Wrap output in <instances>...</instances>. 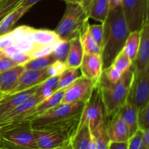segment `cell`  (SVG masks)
<instances>
[{
    "instance_id": "1",
    "label": "cell",
    "mask_w": 149,
    "mask_h": 149,
    "mask_svg": "<svg viewBox=\"0 0 149 149\" xmlns=\"http://www.w3.org/2000/svg\"><path fill=\"white\" fill-rule=\"evenodd\" d=\"M84 102L60 103L30 121L32 130H55L66 132L71 136L79 128Z\"/></svg>"
},
{
    "instance_id": "2",
    "label": "cell",
    "mask_w": 149,
    "mask_h": 149,
    "mask_svg": "<svg viewBox=\"0 0 149 149\" xmlns=\"http://www.w3.org/2000/svg\"><path fill=\"white\" fill-rule=\"evenodd\" d=\"M103 40L101 48L103 71L112 65L122 50L130 33L122 6L110 10L103 23Z\"/></svg>"
},
{
    "instance_id": "3",
    "label": "cell",
    "mask_w": 149,
    "mask_h": 149,
    "mask_svg": "<svg viewBox=\"0 0 149 149\" xmlns=\"http://www.w3.org/2000/svg\"><path fill=\"white\" fill-rule=\"evenodd\" d=\"M133 76V66L124 73L122 78L116 83L109 82L101 76L98 85L104 104L106 119L116 114L126 103Z\"/></svg>"
},
{
    "instance_id": "4",
    "label": "cell",
    "mask_w": 149,
    "mask_h": 149,
    "mask_svg": "<svg viewBox=\"0 0 149 149\" xmlns=\"http://www.w3.org/2000/svg\"><path fill=\"white\" fill-rule=\"evenodd\" d=\"M88 13L81 5L66 3L65 13L54 31L61 40L70 41L80 36L81 30L89 22Z\"/></svg>"
},
{
    "instance_id": "5",
    "label": "cell",
    "mask_w": 149,
    "mask_h": 149,
    "mask_svg": "<svg viewBox=\"0 0 149 149\" xmlns=\"http://www.w3.org/2000/svg\"><path fill=\"white\" fill-rule=\"evenodd\" d=\"M2 149H39L29 122H21L0 127Z\"/></svg>"
},
{
    "instance_id": "6",
    "label": "cell",
    "mask_w": 149,
    "mask_h": 149,
    "mask_svg": "<svg viewBox=\"0 0 149 149\" xmlns=\"http://www.w3.org/2000/svg\"><path fill=\"white\" fill-rule=\"evenodd\" d=\"M106 122V111L98 84L95 87L90 98L84 103L79 125L87 124L90 132L95 130L100 125Z\"/></svg>"
},
{
    "instance_id": "7",
    "label": "cell",
    "mask_w": 149,
    "mask_h": 149,
    "mask_svg": "<svg viewBox=\"0 0 149 149\" xmlns=\"http://www.w3.org/2000/svg\"><path fill=\"white\" fill-rule=\"evenodd\" d=\"M121 6L130 32L141 31L148 22L149 0H122Z\"/></svg>"
},
{
    "instance_id": "8",
    "label": "cell",
    "mask_w": 149,
    "mask_h": 149,
    "mask_svg": "<svg viewBox=\"0 0 149 149\" xmlns=\"http://www.w3.org/2000/svg\"><path fill=\"white\" fill-rule=\"evenodd\" d=\"M126 102L135 106L137 110L149 103V68L140 72L134 71Z\"/></svg>"
},
{
    "instance_id": "9",
    "label": "cell",
    "mask_w": 149,
    "mask_h": 149,
    "mask_svg": "<svg viewBox=\"0 0 149 149\" xmlns=\"http://www.w3.org/2000/svg\"><path fill=\"white\" fill-rule=\"evenodd\" d=\"M96 85L97 84L91 80L81 76L71 85L65 88L61 103L65 104L74 102L85 103L91 96Z\"/></svg>"
},
{
    "instance_id": "10",
    "label": "cell",
    "mask_w": 149,
    "mask_h": 149,
    "mask_svg": "<svg viewBox=\"0 0 149 149\" xmlns=\"http://www.w3.org/2000/svg\"><path fill=\"white\" fill-rule=\"evenodd\" d=\"M32 132L39 149L65 147L72 138L69 134L61 131L32 130Z\"/></svg>"
},
{
    "instance_id": "11",
    "label": "cell",
    "mask_w": 149,
    "mask_h": 149,
    "mask_svg": "<svg viewBox=\"0 0 149 149\" xmlns=\"http://www.w3.org/2000/svg\"><path fill=\"white\" fill-rule=\"evenodd\" d=\"M42 100L43 97L36 91L27 100L10 111L2 119H0V127L23 122L31 114L35 106Z\"/></svg>"
},
{
    "instance_id": "12",
    "label": "cell",
    "mask_w": 149,
    "mask_h": 149,
    "mask_svg": "<svg viewBox=\"0 0 149 149\" xmlns=\"http://www.w3.org/2000/svg\"><path fill=\"white\" fill-rule=\"evenodd\" d=\"M79 68L81 76L97 84L103 72L101 55L84 53Z\"/></svg>"
},
{
    "instance_id": "13",
    "label": "cell",
    "mask_w": 149,
    "mask_h": 149,
    "mask_svg": "<svg viewBox=\"0 0 149 149\" xmlns=\"http://www.w3.org/2000/svg\"><path fill=\"white\" fill-rule=\"evenodd\" d=\"M132 66L134 71L137 72L149 68V22H147L140 31L139 47Z\"/></svg>"
},
{
    "instance_id": "14",
    "label": "cell",
    "mask_w": 149,
    "mask_h": 149,
    "mask_svg": "<svg viewBox=\"0 0 149 149\" xmlns=\"http://www.w3.org/2000/svg\"><path fill=\"white\" fill-rule=\"evenodd\" d=\"M38 86L18 93L3 95L0 98V119L34 94L37 90Z\"/></svg>"
},
{
    "instance_id": "15",
    "label": "cell",
    "mask_w": 149,
    "mask_h": 149,
    "mask_svg": "<svg viewBox=\"0 0 149 149\" xmlns=\"http://www.w3.org/2000/svg\"><path fill=\"white\" fill-rule=\"evenodd\" d=\"M106 130L110 141L125 142L130 138L127 126L118 113L106 119Z\"/></svg>"
},
{
    "instance_id": "16",
    "label": "cell",
    "mask_w": 149,
    "mask_h": 149,
    "mask_svg": "<svg viewBox=\"0 0 149 149\" xmlns=\"http://www.w3.org/2000/svg\"><path fill=\"white\" fill-rule=\"evenodd\" d=\"M49 77L47 68L42 70L25 69L19 78L17 86L12 93H18L39 85Z\"/></svg>"
},
{
    "instance_id": "17",
    "label": "cell",
    "mask_w": 149,
    "mask_h": 149,
    "mask_svg": "<svg viewBox=\"0 0 149 149\" xmlns=\"http://www.w3.org/2000/svg\"><path fill=\"white\" fill-rule=\"evenodd\" d=\"M24 70L23 65H17L0 73V93L2 95L12 93L17 86L19 78Z\"/></svg>"
},
{
    "instance_id": "18",
    "label": "cell",
    "mask_w": 149,
    "mask_h": 149,
    "mask_svg": "<svg viewBox=\"0 0 149 149\" xmlns=\"http://www.w3.org/2000/svg\"><path fill=\"white\" fill-rule=\"evenodd\" d=\"M65 90V89L58 90L53 94L51 95L50 96L43 99L42 101L39 102L35 106L31 114L28 117H26V119L23 122H30L31 119L40 116V115H42L45 112L47 111L49 109L59 105L61 103V100H62L63 97Z\"/></svg>"
},
{
    "instance_id": "19",
    "label": "cell",
    "mask_w": 149,
    "mask_h": 149,
    "mask_svg": "<svg viewBox=\"0 0 149 149\" xmlns=\"http://www.w3.org/2000/svg\"><path fill=\"white\" fill-rule=\"evenodd\" d=\"M29 35L34 43L35 47L56 45L61 41L54 31L47 29H36L30 27Z\"/></svg>"
},
{
    "instance_id": "20",
    "label": "cell",
    "mask_w": 149,
    "mask_h": 149,
    "mask_svg": "<svg viewBox=\"0 0 149 149\" xmlns=\"http://www.w3.org/2000/svg\"><path fill=\"white\" fill-rule=\"evenodd\" d=\"M69 42L70 49L65 65L68 68H79L84 54L79 36L74 38Z\"/></svg>"
},
{
    "instance_id": "21",
    "label": "cell",
    "mask_w": 149,
    "mask_h": 149,
    "mask_svg": "<svg viewBox=\"0 0 149 149\" xmlns=\"http://www.w3.org/2000/svg\"><path fill=\"white\" fill-rule=\"evenodd\" d=\"M118 113L119 116L122 118L123 122L127 126L129 129L130 136H132L138 130V120H137V113H138L137 109L132 104L126 102L123 105V106L119 109Z\"/></svg>"
},
{
    "instance_id": "22",
    "label": "cell",
    "mask_w": 149,
    "mask_h": 149,
    "mask_svg": "<svg viewBox=\"0 0 149 149\" xmlns=\"http://www.w3.org/2000/svg\"><path fill=\"white\" fill-rule=\"evenodd\" d=\"M92 134L87 124L79 126L78 130L71 138V143L73 149H90Z\"/></svg>"
},
{
    "instance_id": "23",
    "label": "cell",
    "mask_w": 149,
    "mask_h": 149,
    "mask_svg": "<svg viewBox=\"0 0 149 149\" xmlns=\"http://www.w3.org/2000/svg\"><path fill=\"white\" fill-rule=\"evenodd\" d=\"M31 8V7L19 6L7 15L0 23V35L5 34L10 32L17 20L21 18L22 16L26 14Z\"/></svg>"
},
{
    "instance_id": "24",
    "label": "cell",
    "mask_w": 149,
    "mask_h": 149,
    "mask_svg": "<svg viewBox=\"0 0 149 149\" xmlns=\"http://www.w3.org/2000/svg\"><path fill=\"white\" fill-rule=\"evenodd\" d=\"M90 23H88L84 26L80 33V41L82 46L84 53L86 54H101V49L97 46L91 36L89 29Z\"/></svg>"
},
{
    "instance_id": "25",
    "label": "cell",
    "mask_w": 149,
    "mask_h": 149,
    "mask_svg": "<svg viewBox=\"0 0 149 149\" xmlns=\"http://www.w3.org/2000/svg\"><path fill=\"white\" fill-rule=\"evenodd\" d=\"M110 10L109 0H95L89 11V17L103 23Z\"/></svg>"
},
{
    "instance_id": "26",
    "label": "cell",
    "mask_w": 149,
    "mask_h": 149,
    "mask_svg": "<svg viewBox=\"0 0 149 149\" xmlns=\"http://www.w3.org/2000/svg\"><path fill=\"white\" fill-rule=\"evenodd\" d=\"M140 44V31L130 32L125 42L123 50L127 54L130 59L132 61H135L138 53Z\"/></svg>"
},
{
    "instance_id": "27",
    "label": "cell",
    "mask_w": 149,
    "mask_h": 149,
    "mask_svg": "<svg viewBox=\"0 0 149 149\" xmlns=\"http://www.w3.org/2000/svg\"><path fill=\"white\" fill-rule=\"evenodd\" d=\"M81 76V73L79 68H67L61 75H59L58 90L67 88Z\"/></svg>"
},
{
    "instance_id": "28",
    "label": "cell",
    "mask_w": 149,
    "mask_h": 149,
    "mask_svg": "<svg viewBox=\"0 0 149 149\" xmlns=\"http://www.w3.org/2000/svg\"><path fill=\"white\" fill-rule=\"evenodd\" d=\"M58 79L59 76L49 77L39 84L36 93H39L43 99L49 97L58 90Z\"/></svg>"
},
{
    "instance_id": "29",
    "label": "cell",
    "mask_w": 149,
    "mask_h": 149,
    "mask_svg": "<svg viewBox=\"0 0 149 149\" xmlns=\"http://www.w3.org/2000/svg\"><path fill=\"white\" fill-rule=\"evenodd\" d=\"M56 61L52 53L45 56L35 58L29 62L23 65L25 69L28 70H42L47 68L50 64Z\"/></svg>"
},
{
    "instance_id": "30",
    "label": "cell",
    "mask_w": 149,
    "mask_h": 149,
    "mask_svg": "<svg viewBox=\"0 0 149 149\" xmlns=\"http://www.w3.org/2000/svg\"><path fill=\"white\" fill-rule=\"evenodd\" d=\"M106 123L102 124L95 130L91 132L95 141L97 149H108L109 148V140L106 130Z\"/></svg>"
},
{
    "instance_id": "31",
    "label": "cell",
    "mask_w": 149,
    "mask_h": 149,
    "mask_svg": "<svg viewBox=\"0 0 149 149\" xmlns=\"http://www.w3.org/2000/svg\"><path fill=\"white\" fill-rule=\"evenodd\" d=\"M132 63H133L132 61L130 59L125 51L122 49L116 57L112 63V65L119 71H121L122 74H124L130 69L131 67L132 66Z\"/></svg>"
},
{
    "instance_id": "32",
    "label": "cell",
    "mask_w": 149,
    "mask_h": 149,
    "mask_svg": "<svg viewBox=\"0 0 149 149\" xmlns=\"http://www.w3.org/2000/svg\"><path fill=\"white\" fill-rule=\"evenodd\" d=\"M69 41L61 40V42L57 44L55 49L52 51V54L56 61H60L65 63L68 55V52H69Z\"/></svg>"
},
{
    "instance_id": "33",
    "label": "cell",
    "mask_w": 149,
    "mask_h": 149,
    "mask_svg": "<svg viewBox=\"0 0 149 149\" xmlns=\"http://www.w3.org/2000/svg\"><path fill=\"white\" fill-rule=\"evenodd\" d=\"M149 103L138 110L137 120L138 129L143 132L149 130Z\"/></svg>"
},
{
    "instance_id": "34",
    "label": "cell",
    "mask_w": 149,
    "mask_h": 149,
    "mask_svg": "<svg viewBox=\"0 0 149 149\" xmlns=\"http://www.w3.org/2000/svg\"><path fill=\"white\" fill-rule=\"evenodd\" d=\"M89 29H90V32L93 39L101 49L103 40V28L102 23L101 24H90Z\"/></svg>"
},
{
    "instance_id": "35",
    "label": "cell",
    "mask_w": 149,
    "mask_h": 149,
    "mask_svg": "<svg viewBox=\"0 0 149 149\" xmlns=\"http://www.w3.org/2000/svg\"><path fill=\"white\" fill-rule=\"evenodd\" d=\"M21 1L22 0H5L2 7L0 8V23L7 15L20 6Z\"/></svg>"
},
{
    "instance_id": "36",
    "label": "cell",
    "mask_w": 149,
    "mask_h": 149,
    "mask_svg": "<svg viewBox=\"0 0 149 149\" xmlns=\"http://www.w3.org/2000/svg\"><path fill=\"white\" fill-rule=\"evenodd\" d=\"M122 75L123 74L121 71H119L111 65L103 70L101 76L103 78L106 79L109 82L116 83L122 78Z\"/></svg>"
},
{
    "instance_id": "37",
    "label": "cell",
    "mask_w": 149,
    "mask_h": 149,
    "mask_svg": "<svg viewBox=\"0 0 149 149\" xmlns=\"http://www.w3.org/2000/svg\"><path fill=\"white\" fill-rule=\"evenodd\" d=\"M65 63L60 61H55L47 68V72L49 77L59 76L67 69Z\"/></svg>"
},
{
    "instance_id": "38",
    "label": "cell",
    "mask_w": 149,
    "mask_h": 149,
    "mask_svg": "<svg viewBox=\"0 0 149 149\" xmlns=\"http://www.w3.org/2000/svg\"><path fill=\"white\" fill-rule=\"evenodd\" d=\"M143 132L138 129L137 132L128 140L127 149H140Z\"/></svg>"
},
{
    "instance_id": "39",
    "label": "cell",
    "mask_w": 149,
    "mask_h": 149,
    "mask_svg": "<svg viewBox=\"0 0 149 149\" xmlns=\"http://www.w3.org/2000/svg\"><path fill=\"white\" fill-rule=\"evenodd\" d=\"M13 42L14 39L11 31L5 34L0 35V50L3 51L7 47L13 45Z\"/></svg>"
},
{
    "instance_id": "40",
    "label": "cell",
    "mask_w": 149,
    "mask_h": 149,
    "mask_svg": "<svg viewBox=\"0 0 149 149\" xmlns=\"http://www.w3.org/2000/svg\"><path fill=\"white\" fill-rule=\"evenodd\" d=\"M11 58L15 61V63L17 65H25L28 62H29L31 60L33 59V58H32L30 54L24 53V52H20V53L16 54L14 56L12 57Z\"/></svg>"
},
{
    "instance_id": "41",
    "label": "cell",
    "mask_w": 149,
    "mask_h": 149,
    "mask_svg": "<svg viewBox=\"0 0 149 149\" xmlns=\"http://www.w3.org/2000/svg\"><path fill=\"white\" fill-rule=\"evenodd\" d=\"M17 65L15 63V61L11 58L7 56H4L1 59H0V73L4 72L10 69L13 67Z\"/></svg>"
},
{
    "instance_id": "42",
    "label": "cell",
    "mask_w": 149,
    "mask_h": 149,
    "mask_svg": "<svg viewBox=\"0 0 149 149\" xmlns=\"http://www.w3.org/2000/svg\"><path fill=\"white\" fill-rule=\"evenodd\" d=\"M63 1H65V3H74V4H79L87 13H89L90 7L95 0H63Z\"/></svg>"
},
{
    "instance_id": "43",
    "label": "cell",
    "mask_w": 149,
    "mask_h": 149,
    "mask_svg": "<svg viewBox=\"0 0 149 149\" xmlns=\"http://www.w3.org/2000/svg\"><path fill=\"white\" fill-rule=\"evenodd\" d=\"M128 141L125 142H114L110 141L108 149H127Z\"/></svg>"
},
{
    "instance_id": "44",
    "label": "cell",
    "mask_w": 149,
    "mask_h": 149,
    "mask_svg": "<svg viewBox=\"0 0 149 149\" xmlns=\"http://www.w3.org/2000/svg\"><path fill=\"white\" fill-rule=\"evenodd\" d=\"M40 1H42V0H22L20 6H22V7H32L35 4H36V3Z\"/></svg>"
},
{
    "instance_id": "45",
    "label": "cell",
    "mask_w": 149,
    "mask_h": 149,
    "mask_svg": "<svg viewBox=\"0 0 149 149\" xmlns=\"http://www.w3.org/2000/svg\"><path fill=\"white\" fill-rule=\"evenodd\" d=\"M122 0H109V6H110V10L114 9L116 7H119L122 5Z\"/></svg>"
},
{
    "instance_id": "46",
    "label": "cell",
    "mask_w": 149,
    "mask_h": 149,
    "mask_svg": "<svg viewBox=\"0 0 149 149\" xmlns=\"http://www.w3.org/2000/svg\"><path fill=\"white\" fill-rule=\"evenodd\" d=\"M90 149H97V147H96L95 141V138H94V137L93 136V135H92L91 141H90Z\"/></svg>"
},
{
    "instance_id": "47",
    "label": "cell",
    "mask_w": 149,
    "mask_h": 149,
    "mask_svg": "<svg viewBox=\"0 0 149 149\" xmlns=\"http://www.w3.org/2000/svg\"><path fill=\"white\" fill-rule=\"evenodd\" d=\"M64 149H73L72 146H71V143H68L67 144L65 147H64Z\"/></svg>"
},
{
    "instance_id": "48",
    "label": "cell",
    "mask_w": 149,
    "mask_h": 149,
    "mask_svg": "<svg viewBox=\"0 0 149 149\" xmlns=\"http://www.w3.org/2000/svg\"><path fill=\"white\" fill-rule=\"evenodd\" d=\"M4 56H6L5 54L4 53V52H3L2 50H0V59H1L2 58H4Z\"/></svg>"
},
{
    "instance_id": "49",
    "label": "cell",
    "mask_w": 149,
    "mask_h": 149,
    "mask_svg": "<svg viewBox=\"0 0 149 149\" xmlns=\"http://www.w3.org/2000/svg\"><path fill=\"white\" fill-rule=\"evenodd\" d=\"M4 1H5V0H0V8L2 7V5L4 4Z\"/></svg>"
},
{
    "instance_id": "50",
    "label": "cell",
    "mask_w": 149,
    "mask_h": 149,
    "mask_svg": "<svg viewBox=\"0 0 149 149\" xmlns=\"http://www.w3.org/2000/svg\"><path fill=\"white\" fill-rule=\"evenodd\" d=\"M51 149H64V147H58V148H51Z\"/></svg>"
},
{
    "instance_id": "51",
    "label": "cell",
    "mask_w": 149,
    "mask_h": 149,
    "mask_svg": "<svg viewBox=\"0 0 149 149\" xmlns=\"http://www.w3.org/2000/svg\"><path fill=\"white\" fill-rule=\"evenodd\" d=\"M3 95L2 94H1V93H0V98H1V96H2Z\"/></svg>"
},
{
    "instance_id": "52",
    "label": "cell",
    "mask_w": 149,
    "mask_h": 149,
    "mask_svg": "<svg viewBox=\"0 0 149 149\" xmlns=\"http://www.w3.org/2000/svg\"><path fill=\"white\" fill-rule=\"evenodd\" d=\"M0 148H1V142H0Z\"/></svg>"
},
{
    "instance_id": "53",
    "label": "cell",
    "mask_w": 149,
    "mask_h": 149,
    "mask_svg": "<svg viewBox=\"0 0 149 149\" xmlns=\"http://www.w3.org/2000/svg\"><path fill=\"white\" fill-rule=\"evenodd\" d=\"M0 149H2V148H0Z\"/></svg>"
}]
</instances>
